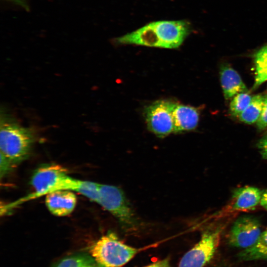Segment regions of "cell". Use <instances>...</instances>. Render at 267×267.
<instances>
[{"instance_id": "cell-6", "label": "cell", "mask_w": 267, "mask_h": 267, "mask_svg": "<svg viewBox=\"0 0 267 267\" xmlns=\"http://www.w3.org/2000/svg\"><path fill=\"white\" fill-rule=\"evenodd\" d=\"M223 226L205 230L199 241L182 257L178 267H204L213 258L220 244Z\"/></svg>"}, {"instance_id": "cell-2", "label": "cell", "mask_w": 267, "mask_h": 267, "mask_svg": "<svg viewBox=\"0 0 267 267\" xmlns=\"http://www.w3.org/2000/svg\"><path fill=\"white\" fill-rule=\"evenodd\" d=\"M31 183L34 192L17 203L37 198L58 190H67L97 202L99 183L72 177L66 169L55 164L43 165L34 173Z\"/></svg>"}, {"instance_id": "cell-4", "label": "cell", "mask_w": 267, "mask_h": 267, "mask_svg": "<svg viewBox=\"0 0 267 267\" xmlns=\"http://www.w3.org/2000/svg\"><path fill=\"white\" fill-rule=\"evenodd\" d=\"M139 251L125 244L112 231L101 236L89 248L91 256L100 267H122Z\"/></svg>"}, {"instance_id": "cell-20", "label": "cell", "mask_w": 267, "mask_h": 267, "mask_svg": "<svg viewBox=\"0 0 267 267\" xmlns=\"http://www.w3.org/2000/svg\"><path fill=\"white\" fill-rule=\"evenodd\" d=\"M260 204L267 211V189L262 191Z\"/></svg>"}, {"instance_id": "cell-5", "label": "cell", "mask_w": 267, "mask_h": 267, "mask_svg": "<svg viewBox=\"0 0 267 267\" xmlns=\"http://www.w3.org/2000/svg\"><path fill=\"white\" fill-rule=\"evenodd\" d=\"M97 203L111 213L124 230L133 231L138 226V219L120 188L99 184Z\"/></svg>"}, {"instance_id": "cell-15", "label": "cell", "mask_w": 267, "mask_h": 267, "mask_svg": "<svg viewBox=\"0 0 267 267\" xmlns=\"http://www.w3.org/2000/svg\"><path fill=\"white\" fill-rule=\"evenodd\" d=\"M53 267H100L91 257L86 254H77L66 257Z\"/></svg>"}, {"instance_id": "cell-14", "label": "cell", "mask_w": 267, "mask_h": 267, "mask_svg": "<svg viewBox=\"0 0 267 267\" xmlns=\"http://www.w3.org/2000/svg\"><path fill=\"white\" fill-rule=\"evenodd\" d=\"M254 62L255 73L253 89H256L267 81V44L261 48L254 54Z\"/></svg>"}, {"instance_id": "cell-13", "label": "cell", "mask_w": 267, "mask_h": 267, "mask_svg": "<svg viewBox=\"0 0 267 267\" xmlns=\"http://www.w3.org/2000/svg\"><path fill=\"white\" fill-rule=\"evenodd\" d=\"M266 96L262 94L253 96L249 105L238 117L239 120L247 124L257 123L262 111Z\"/></svg>"}, {"instance_id": "cell-19", "label": "cell", "mask_w": 267, "mask_h": 267, "mask_svg": "<svg viewBox=\"0 0 267 267\" xmlns=\"http://www.w3.org/2000/svg\"><path fill=\"white\" fill-rule=\"evenodd\" d=\"M145 267H171L169 260L167 258L153 263Z\"/></svg>"}, {"instance_id": "cell-10", "label": "cell", "mask_w": 267, "mask_h": 267, "mask_svg": "<svg viewBox=\"0 0 267 267\" xmlns=\"http://www.w3.org/2000/svg\"><path fill=\"white\" fill-rule=\"evenodd\" d=\"M262 193V191L254 186L236 188L232 193L230 207L236 211L253 210L260 203Z\"/></svg>"}, {"instance_id": "cell-17", "label": "cell", "mask_w": 267, "mask_h": 267, "mask_svg": "<svg viewBox=\"0 0 267 267\" xmlns=\"http://www.w3.org/2000/svg\"><path fill=\"white\" fill-rule=\"evenodd\" d=\"M256 125L259 130H263L267 128V96H266L262 111Z\"/></svg>"}, {"instance_id": "cell-3", "label": "cell", "mask_w": 267, "mask_h": 267, "mask_svg": "<svg viewBox=\"0 0 267 267\" xmlns=\"http://www.w3.org/2000/svg\"><path fill=\"white\" fill-rule=\"evenodd\" d=\"M34 140L28 128L15 123L1 122L0 154L14 166L28 157Z\"/></svg>"}, {"instance_id": "cell-11", "label": "cell", "mask_w": 267, "mask_h": 267, "mask_svg": "<svg viewBox=\"0 0 267 267\" xmlns=\"http://www.w3.org/2000/svg\"><path fill=\"white\" fill-rule=\"evenodd\" d=\"M173 115L175 133L193 130L198 125L199 113L195 107L176 103Z\"/></svg>"}, {"instance_id": "cell-18", "label": "cell", "mask_w": 267, "mask_h": 267, "mask_svg": "<svg viewBox=\"0 0 267 267\" xmlns=\"http://www.w3.org/2000/svg\"><path fill=\"white\" fill-rule=\"evenodd\" d=\"M257 147L264 159H267V135L261 138L257 143Z\"/></svg>"}, {"instance_id": "cell-1", "label": "cell", "mask_w": 267, "mask_h": 267, "mask_svg": "<svg viewBox=\"0 0 267 267\" xmlns=\"http://www.w3.org/2000/svg\"><path fill=\"white\" fill-rule=\"evenodd\" d=\"M192 31L190 23L185 20H159L115 38L117 44H134L164 48L179 47Z\"/></svg>"}, {"instance_id": "cell-9", "label": "cell", "mask_w": 267, "mask_h": 267, "mask_svg": "<svg viewBox=\"0 0 267 267\" xmlns=\"http://www.w3.org/2000/svg\"><path fill=\"white\" fill-rule=\"evenodd\" d=\"M45 196V205L49 212L54 216H68L74 211L76 207L77 197L73 191L58 190L49 193Z\"/></svg>"}, {"instance_id": "cell-7", "label": "cell", "mask_w": 267, "mask_h": 267, "mask_svg": "<svg viewBox=\"0 0 267 267\" xmlns=\"http://www.w3.org/2000/svg\"><path fill=\"white\" fill-rule=\"evenodd\" d=\"M176 103L170 100H158L148 106L144 115L150 131L163 138L174 133L173 110Z\"/></svg>"}, {"instance_id": "cell-8", "label": "cell", "mask_w": 267, "mask_h": 267, "mask_svg": "<svg viewBox=\"0 0 267 267\" xmlns=\"http://www.w3.org/2000/svg\"><path fill=\"white\" fill-rule=\"evenodd\" d=\"M260 221L256 217L243 215L232 224L228 236L230 245L246 249L254 246L262 233Z\"/></svg>"}, {"instance_id": "cell-12", "label": "cell", "mask_w": 267, "mask_h": 267, "mask_svg": "<svg viewBox=\"0 0 267 267\" xmlns=\"http://www.w3.org/2000/svg\"><path fill=\"white\" fill-rule=\"evenodd\" d=\"M220 80L224 98L229 99L236 94L247 92L248 89L239 74L229 65H222Z\"/></svg>"}, {"instance_id": "cell-22", "label": "cell", "mask_w": 267, "mask_h": 267, "mask_svg": "<svg viewBox=\"0 0 267 267\" xmlns=\"http://www.w3.org/2000/svg\"><path fill=\"white\" fill-rule=\"evenodd\" d=\"M256 260L267 261V250L261 254L257 258Z\"/></svg>"}, {"instance_id": "cell-21", "label": "cell", "mask_w": 267, "mask_h": 267, "mask_svg": "<svg viewBox=\"0 0 267 267\" xmlns=\"http://www.w3.org/2000/svg\"><path fill=\"white\" fill-rule=\"evenodd\" d=\"M15 2L16 3L20 5L23 6L24 8L28 10V6H27V3L25 1V0H11Z\"/></svg>"}, {"instance_id": "cell-16", "label": "cell", "mask_w": 267, "mask_h": 267, "mask_svg": "<svg viewBox=\"0 0 267 267\" xmlns=\"http://www.w3.org/2000/svg\"><path fill=\"white\" fill-rule=\"evenodd\" d=\"M252 98L247 92L239 93L235 95L229 105L231 114L233 116L238 117L249 105Z\"/></svg>"}]
</instances>
